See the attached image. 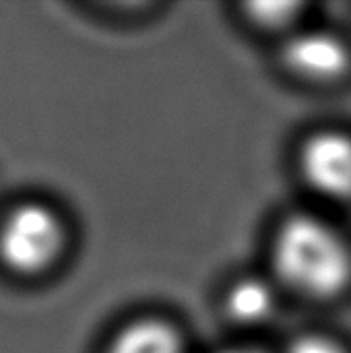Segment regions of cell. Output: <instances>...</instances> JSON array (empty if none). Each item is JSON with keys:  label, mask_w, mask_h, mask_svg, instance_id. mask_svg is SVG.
Masks as SVG:
<instances>
[{"label": "cell", "mask_w": 351, "mask_h": 353, "mask_svg": "<svg viewBox=\"0 0 351 353\" xmlns=\"http://www.w3.org/2000/svg\"><path fill=\"white\" fill-rule=\"evenodd\" d=\"M288 353H345L335 341L319 337V335H310V337H302L298 341L292 343Z\"/></svg>", "instance_id": "obj_8"}, {"label": "cell", "mask_w": 351, "mask_h": 353, "mask_svg": "<svg viewBox=\"0 0 351 353\" xmlns=\"http://www.w3.org/2000/svg\"><path fill=\"white\" fill-rule=\"evenodd\" d=\"M108 353H182V345L172 327L143 321L124 329Z\"/></svg>", "instance_id": "obj_5"}, {"label": "cell", "mask_w": 351, "mask_h": 353, "mask_svg": "<svg viewBox=\"0 0 351 353\" xmlns=\"http://www.w3.org/2000/svg\"><path fill=\"white\" fill-rule=\"evenodd\" d=\"M221 353H261V352H257V350H228V352H221Z\"/></svg>", "instance_id": "obj_9"}, {"label": "cell", "mask_w": 351, "mask_h": 353, "mask_svg": "<svg viewBox=\"0 0 351 353\" xmlns=\"http://www.w3.org/2000/svg\"><path fill=\"white\" fill-rule=\"evenodd\" d=\"M248 10H250V17L254 21H259L261 25L279 27V25H285L294 19V14L298 12V4L265 2V4H252V6H248Z\"/></svg>", "instance_id": "obj_7"}, {"label": "cell", "mask_w": 351, "mask_h": 353, "mask_svg": "<svg viewBox=\"0 0 351 353\" xmlns=\"http://www.w3.org/2000/svg\"><path fill=\"white\" fill-rule=\"evenodd\" d=\"M275 306L271 288L261 279H242L228 294V310L236 321L261 323Z\"/></svg>", "instance_id": "obj_6"}, {"label": "cell", "mask_w": 351, "mask_h": 353, "mask_svg": "<svg viewBox=\"0 0 351 353\" xmlns=\"http://www.w3.org/2000/svg\"><path fill=\"white\" fill-rule=\"evenodd\" d=\"M64 230L54 211L29 203L8 213L0 225V261L14 273L48 269L62 250Z\"/></svg>", "instance_id": "obj_2"}, {"label": "cell", "mask_w": 351, "mask_h": 353, "mask_svg": "<svg viewBox=\"0 0 351 353\" xmlns=\"http://www.w3.org/2000/svg\"><path fill=\"white\" fill-rule=\"evenodd\" d=\"M300 170L306 182L333 201L351 199V137L321 132L306 141L300 153Z\"/></svg>", "instance_id": "obj_3"}, {"label": "cell", "mask_w": 351, "mask_h": 353, "mask_svg": "<svg viewBox=\"0 0 351 353\" xmlns=\"http://www.w3.org/2000/svg\"><path fill=\"white\" fill-rule=\"evenodd\" d=\"M279 279L308 298H333L351 281V252L323 219L296 215L283 221L273 242Z\"/></svg>", "instance_id": "obj_1"}, {"label": "cell", "mask_w": 351, "mask_h": 353, "mask_svg": "<svg viewBox=\"0 0 351 353\" xmlns=\"http://www.w3.org/2000/svg\"><path fill=\"white\" fill-rule=\"evenodd\" d=\"M285 64L310 81H335L350 68V48L329 31H304L283 50Z\"/></svg>", "instance_id": "obj_4"}]
</instances>
